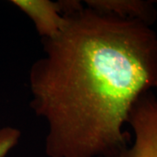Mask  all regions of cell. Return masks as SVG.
I'll return each instance as SVG.
<instances>
[{"mask_svg": "<svg viewBox=\"0 0 157 157\" xmlns=\"http://www.w3.org/2000/svg\"><path fill=\"white\" fill-rule=\"evenodd\" d=\"M154 87H155V90H156V95H155V100H156V102H157V78H156V80H155V83Z\"/></svg>", "mask_w": 157, "mask_h": 157, "instance_id": "6", "label": "cell"}, {"mask_svg": "<svg viewBox=\"0 0 157 157\" xmlns=\"http://www.w3.org/2000/svg\"><path fill=\"white\" fill-rule=\"evenodd\" d=\"M30 70L31 107L47 125L49 157H113L128 147L123 130L157 78V34L138 20L82 6Z\"/></svg>", "mask_w": 157, "mask_h": 157, "instance_id": "1", "label": "cell"}, {"mask_svg": "<svg viewBox=\"0 0 157 157\" xmlns=\"http://www.w3.org/2000/svg\"><path fill=\"white\" fill-rule=\"evenodd\" d=\"M11 2L28 16L38 33L44 39L58 37L67 25L68 18L67 15H65L64 1L12 0Z\"/></svg>", "mask_w": 157, "mask_h": 157, "instance_id": "3", "label": "cell"}, {"mask_svg": "<svg viewBox=\"0 0 157 157\" xmlns=\"http://www.w3.org/2000/svg\"><path fill=\"white\" fill-rule=\"evenodd\" d=\"M86 6L93 11L112 17L138 20L151 25L157 12L152 1L142 0H86Z\"/></svg>", "mask_w": 157, "mask_h": 157, "instance_id": "4", "label": "cell"}, {"mask_svg": "<svg viewBox=\"0 0 157 157\" xmlns=\"http://www.w3.org/2000/svg\"><path fill=\"white\" fill-rule=\"evenodd\" d=\"M21 133L11 127L0 128V157H5L16 146L20 139Z\"/></svg>", "mask_w": 157, "mask_h": 157, "instance_id": "5", "label": "cell"}, {"mask_svg": "<svg viewBox=\"0 0 157 157\" xmlns=\"http://www.w3.org/2000/svg\"><path fill=\"white\" fill-rule=\"evenodd\" d=\"M128 123L135 135L134 143L113 157H157V102L150 91L135 102Z\"/></svg>", "mask_w": 157, "mask_h": 157, "instance_id": "2", "label": "cell"}]
</instances>
